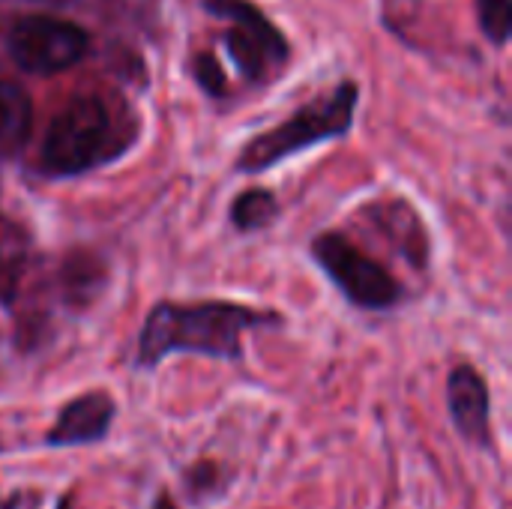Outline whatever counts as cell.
Instances as JSON below:
<instances>
[{"instance_id": "15", "label": "cell", "mask_w": 512, "mask_h": 509, "mask_svg": "<svg viewBox=\"0 0 512 509\" xmlns=\"http://www.w3.org/2000/svg\"><path fill=\"white\" fill-rule=\"evenodd\" d=\"M57 509H69V501H60V507Z\"/></svg>"}, {"instance_id": "8", "label": "cell", "mask_w": 512, "mask_h": 509, "mask_svg": "<svg viewBox=\"0 0 512 509\" xmlns=\"http://www.w3.org/2000/svg\"><path fill=\"white\" fill-rule=\"evenodd\" d=\"M114 420V399L102 390L84 393L78 399H72L54 429L48 432L45 444L48 447H84V444H96L108 435Z\"/></svg>"}, {"instance_id": "10", "label": "cell", "mask_w": 512, "mask_h": 509, "mask_svg": "<svg viewBox=\"0 0 512 509\" xmlns=\"http://www.w3.org/2000/svg\"><path fill=\"white\" fill-rule=\"evenodd\" d=\"M276 213H279V204H276L273 192H267V189H249L231 204V222L240 231L264 228L276 219Z\"/></svg>"}, {"instance_id": "9", "label": "cell", "mask_w": 512, "mask_h": 509, "mask_svg": "<svg viewBox=\"0 0 512 509\" xmlns=\"http://www.w3.org/2000/svg\"><path fill=\"white\" fill-rule=\"evenodd\" d=\"M30 96L12 81H0V156H15L30 135Z\"/></svg>"}, {"instance_id": "3", "label": "cell", "mask_w": 512, "mask_h": 509, "mask_svg": "<svg viewBox=\"0 0 512 509\" xmlns=\"http://www.w3.org/2000/svg\"><path fill=\"white\" fill-rule=\"evenodd\" d=\"M108 144H111L108 108L93 96L75 99L48 126L42 144V168L54 177L90 171L93 165L108 159Z\"/></svg>"}, {"instance_id": "7", "label": "cell", "mask_w": 512, "mask_h": 509, "mask_svg": "<svg viewBox=\"0 0 512 509\" xmlns=\"http://www.w3.org/2000/svg\"><path fill=\"white\" fill-rule=\"evenodd\" d=\"M447 405H450V417H453L456 432L468 444L489 447V435H492L489 408H492V399H489V387H486V381L480 378L477 369L459 366L450 375V381H447Z\"/></svg>"}, {"instance_id": "13", "label": "cell", "mask_w": 512, "mask_h": 509, "mask_svg": "<svg viewBox=\"0 0 512 509\" xmlns=\"http://www.w3.org/2000/svg\"><path fill=\"white\" fill-rule=\"evenodd\" d=\"M153 509H174V507H171V501H168V495H162V498L156 501V507H153Z\"/></svg>"}, {"instance_id": "14", "label": "cell", "mask_w": 512, "mask_h": 509, "mask_svg": "<svg viewBox=\"0 0 512 509\" xmlns=\"http://www.w3.org/2000/svg\"><path fill=\"white\" fill-rule=\"evenodd\" d=\"M18 507V498H9V501H0V509H15Z\"/></svg>"}, {"instance_id": "16", "label": "cell", "mask_w": 512, "mask_h": 509, "mask_svg": "<svg viewBox=\"0 0 512 509\" xmlns=\"http://www.w3.org/2000/svg\"><path fill=\"white\" fill-rule=\"evenodd\" d=\"M45 3H66V0H45Z\"/></svg>"}, {"instance_id": "11", "label": "cell", "mask_w": 512, "mask_h": 509, "mask_svg": "<svg viewBox=\"0 0 512 509\" xmlns=\"http://www.w3.org/2000/svg\"><path fill=\"white\" fill-rule=\"evenodd\" d=\"M477 12H480V27H483V33H486L495 45H504V42L510 39V0H477Z\"/></svg>"}, {"instance_id": "1", "label": "cell", "mask_w": 512, "mask_h": 509, "mask_svg": "<svg viewBox=\"0 0 512 509\" xmlns=\"http://www.w3.org/2000/svg\"><path fill=\"white\" fill-rule=\"evenodd\" d=\"M279 324L276 312H261L225 300L159 303L150 309L138 336V366H159L168 354H201L213 360H240L243 333Z\"/></svg>"}, {"instance_id": "6", "label": "cell", "mask_w": 512, "mask_h": 509, "mask_svg": "<svg viewBox=\"0 0 512 509\" xmlns=\"http://www.w3.org/2000/svg\"><path fill=\"white\" fill-rule=\"evenodd\" d=\"M9 54L24 72L54 75L72 69L87 54V33L63 18L33 15L12 27Z\"/></svg>"}, {"instance_id": "4", "label": "cell", "mask_w": 512, "mask_h": 509, "mask_svg": "<svg viewBox=\"0 0 512 509\" xmlns=\"http://www.w3.org/2000/svg\"><path fill=\"white\" fill-rule=\"evenodd\" d=\"M312 255L318 267L330 276V282L360 309L384 312L393 309L402 297L399 282L366 252H360L342 234H321L312 243Z\"/></svg>"}, {"instance_id": "2", "label": "cell", "mask_w": 512, "mask_h": 509, "mask_svg": "<svg viewBox=\"0 0 512 509\" xmlns=\"http://www.w3.org/2000/svg\"><path fill=\"white\" fill-rule=\"evenodd\" d=\"M354 108H357V87L351 81H345L336 87L333 96L315 99L312 105H306L294 117H288L282 126H276V129L264 132L261 138H255L252 144H246V150L237 159V171L258 174V171L288 159L291 153H300L312 144L345 135L351 129Z\"/></svg>"}, {"instance_id": "5", "label": "cell", "mask_w": 512, "mask_h": 509, "mask_svg": "<svg viewBox=\"0 0 512 509\" xmlns=\"http://www.w3.org/2000/svg\"><path fill=\"white\" fill-rule=\"evenodd\" d=\"M204 6L231 24L225 45L249 81H264L288 57V42L267 15L246 0H204Z\"/></svg>"}, {"instance_id": "12", "label": "cell", "mask_w": 512, "mask_h": 509, "mask_svg": "<svg viewBox=\"0 0 512 509\" xmlns=\"http://www.w3.org/2000/svg\"><path fill=\"white\" fill-rule=\"evenodd\" d=\"M198 81H201V87L207 90V93H213V96H219V93H225V75H222V69H219V63L210 57V54H204V57H198Z\"/></svg>"}]
</instances>
